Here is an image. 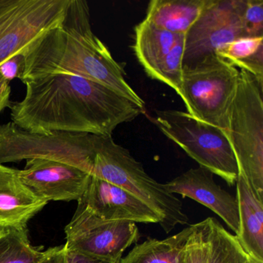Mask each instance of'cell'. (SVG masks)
<instances>
[{"label":"cell","mask_w":263,"mask_h":263,"mask_svg":"<svg viewBox=\"0 0 263 263\" xmlns=\"http://www.w3.org/2000/svg\"><path fill=\"white\" fill-rule=\"evenodd\" d=\"M24 84L25 97L12 102L10 116L12 122L32 133L112 136L118 126L144 111L113 89L74 75H48Z\"/></svg>","instance_id":"6da1fadb"},{"label":"cell","mask_w":263,"mask_h":263,"mask_svg":"<svg viewBox=\"0 0 263 263\" xmlns=\"http://www.w3.org/2000/svg\"><path fill=\"white\" fill-rule=\"evenodd\" d=\"M23 54L24 84L48 75H74L107 86L144 108L145 103L126 81L123 67L93 33L85 0H70L60 25L32 43Z\"/></svg>","instance_id":"7a4b0ae2"},{"label":"cell","mask_w":263,"mask_h":263,"mask_svg":"<svg viewBox=\"0 0 263 263\" xmlns=\"http://www.w3.org/2000/svg\"><path fill=\"white\" fill-rule=\"evenodd\" d=\"M91 175L111 183L145 203L159 216V224L166 233L178 224L189 221L183 204L164 184L149 176L141 163L112 136H98L95 141Z\"/></svg>","instance_id":"3957f363"},{"label":"cell","mask_w":263,"mask_h":263,"mask_svg":"<svg viewBox=\"0 0 263 263\" xmlns=\"http://www.w3.org/2000/svg\"><path fill=\"white\" fill-rule=\"evenodd\" d=\"M235 98L224 130L235 154L238 172L255 196L263 201V87L249 72L240 70Z\"/></svg>","instance_id":"277c9868"},{"label":"cell","mask_w":263,"mask_h":263,"mask_svg":"<svg viewBox=\"0 0 263 263\" xmlns=\"http://www.w3.org/2000/svg\"><path fill=\"white\" fill-rule=\"evenodd\" d=\"M239 73L236 67L217 54L192 65L183 66L178 95L184 101L187 113L224 132Z\"/></svg>","instance_id":"5b68a950"},{"label":"cell","mask_w":263,"mask_h":263,"mask_svg":"<svg viewBox=\"0 0 263 263\" xmlns=\"http://www.w3.org/2000/svg\"><path fill=\"white\" fill-rule=\"evenodd\" d=\"M154 122L164 136L178 144L200 167L218 175L229 185L235 184L238 164L222 129L181 110H157Z\"/></svg>","instance_id":"8992f818"},{"label":"cell","mask_w":263,"mask_h":263,"mask_svg":"<svg viewBox=\"0 0 263 263\" xmlns=\"http://www.w3.org/2000/svg\"><path fill=\"white\" fill-rule=\"evenodd\" d=\"M97 135L54 132L32 133L9 122L0 125V164L24 160H53L91 174Z\"/></svg>","instance_id":"52a82bcc"},{"label":"cell","mask_w":263,"mask_h":263,"mask_svg":"<svg viewBox=\"0 0 263 263\" xmlns=\"http://www.w3.org/2000/svg\"><path fill=\"white\" fill-rule=\"evenodd\" d=\"M70 0H0V64L62 22Z\"/></svg>","instance_id":"ba28073f"},{"label":"cell","mask_w":263,"mask_h":263,"mask_svg":"<svg viewBox=\"0 0 263 263\" xmlns=\"http://www.w3.org/2000/svg\"><path fill=\"white\" fill-rule=\"evenodd\" d=\"M65 234L67 249L112 263H119L124 252L139 239L136 223L106 221L80 203Z\"/></svg>","instance_id":"9c48e42d"},{"label":"cell","mask_w":263,"mask_h":263,"mask_svg":"<svg viewBox=\"0 0 263 263\" xmlns=\"http://www.w3.org/2000/svg\"><path fill=\"white\" fill-rule=\"evenodd\" d=\"M244 0H209L186 33L183 65L189 66L216 54L229 43L246 37L241 13Z\"/></svg>","instance_id":"30bf717a"},{"label":"cell","mask_w":263,"mask_h":263,"mask_svg":"<svg viewBox=\"0 0 263 263\" xmlns=\"http://www.w3.org/2000/svg\"><path fill=\"white\" fill-rule=\"evenodd\" d=\"M23 182L39 198L50 201H78L90 182L91 174L77 166L53 160H27L18 170Z\"/></svg>","instance_id":"8fae6325"},{"label":"cell","mask_w":263,"mask_h":263,"mask_svg":"<svg viewBox=\"0 0 263 263\" xmlns=\"http://www.w3.org/2000/svg\"><path fill=\"white\" fill-rule=\"evenodd\" d=\"M78 201L106 221L158 224L161 221L159 216L137 197L93 175Z\"/></svg>","instance_id":"7c38bea8"},{"label":"cell","mask_w":263,"mask_h":263,"mask_svg":"<svg viewBox=\"0 0 263 263\" xmlns=\"http://www.w3.org/2000/svg\"><path fill=\"white\" fill-rule=\"evenodd\" d=\"M164 185L170 193L192 198L211 209L235 235L238 233L239 217L236 198L215 182L214 174L210 171L199 166L187 171Z\"/></svg>","instance_id":"4fadbf2b"},{"label":"cell","mask_w":263,"mask_h":263,"mask_svg":"<svg viewBox=\"0 0 263 263\" xmlns=\"http://www.w3.org/2000/svg\"><path fill=\"white\" fill-rule=\"evenodd\" d=\"M47 203L23 182L17 169L0 164V227H27Z\"/></svg>","instance_id":"5bb4252c"},{"label":"cell","mask_w":263,"mask_h":263,"mask_svg":"<svg viewBox=\"0 0 263 263\" xmlns=\"http://www.w3.org/2000/svg\"><path fill=\"white\" fill-rule=\"evenodd\" d=\"M239 228L235 235L251 259L263 263V203L252 191L246 178L238 172L236 182Z\"/></svg>","instance_id":"9a60e30c"},{"label":"cell","mask_w":263,"mask_h":263,"mask_svg":"<svg viewBox=\"0 0 263 263\" xmlns=\"http://www.w3.org/2000/svg\"><path fill=\"white\" fill-rule=\"evenodd\" d=\"M209 0H152L145 20L161 30L177 35H186Z\"/></svg>","instance_id":"2e32d148"},{"label":"cell","mask_w":263,"mask_h":263,"mask_svg":"<svg viewBox=\"0 0 263 263\" xmlns=\"http://www.w3.org/2000/svg\"><path fill=\"white\" fill-rule=\"evenodd\" d=\"M181 36L161 30L145 19L135 27L134 51L151 78Z\"/></svg>","instance_id":"e0dca14e"},{"label":"cell","mask_w":263,"mask_h":263,"mask_svg":"<svg viewBox=\"0 0 263 263\" xmlns=\"http://www.w3.org/2000/svg\"><path fill=\"white\" fill-rule=\"evenodd\" d=\"M193 224L164 239L147 238L136 245L119 263H181L184 246Z\"/></svg>","instance_id":"ac0fdd59"},{"label":"cell","mask_w":263,"mask_h":263,"mask_svg":"<svg viewBox=\"0 0 263 263\" xmlns=\"http://www.w3.org/2000/svg\"><path fill=\"white\" fill-rule=\"evenodd\" d=\"M216 54L249 72L263 87V36L240 38L221 47Z\"/></svg>","instance_id":"d6986e66"},{"label":"cell","mask_w":263,"mask_h":263,"mask_svg":"<svg viewBox=\"0 0 263 263\" xmlns=\"http://www.w3.org/2000/svg\"><path fill=\"white\" fill-rule=\"evenodd\" d=\"M27 227H0V263H36L42 248L32 246Z\"/></svg>","instance_id":"ffe728a7"},{"label":"cell","mask_w":263,"mask_h":263,"mask_svg":"<svg viewBox=\"0 0 263 263\" xmlns=\"http://www.w3.org/2000/svg\"><path fill=\"white\" fill-rule=\"evenodd\" d=\"M250 258L235 235L228 232L211 217L210 251L209 263H249Z\"/></svg>","instance_id":"44dd1931"},{"label":"cell","mask_w":263,"mask_h":263,"mask_svg":"<svg viewBox=\"0 0 263 263\" xmlns=\"http://www.w3.org/2000/svg\"><path fill=\"white\" fill-rule=\"evenodd\" d=\"M184 41L185 35H182L157 67L152 78L172 87L178 95L182 81Z\"/></svg>","instance_id":"7402d4cb"},{"label":"cell","mask_w":263,"mask_h":263,"mask_svg":"<svg viewBox=\"0 0 263 263\" xmlns=\"http://www.w3.org/2000/svg\"><path fill=\"white\" fill-rule=\"evenodd\" d=\"M211 217L193 224L183 252L181 263H209Z\"/></svg>","instance_id":"603a6c76"},{"label":"cell","mask_w":263,"mask_h":263,"mask_svg":"<svg viewBox=\"0 0 263 263\" xmlns=\"http://www.w3.org/2000/svg\"><path fill=\"white\" fill-rule=\"evenodd\" d=\"M241 19L246 37L263 36L262 0H244Z\"/></svg>","instance_id":"cb8c5ba5"},{"label":"cell","mask_w":263,"mask_h":263,"mask_svg":"<svg viewBox=\"0 0 263 263\" xmlns=\"http://www.w3.org/2000/svg\"><path fill=\"white\" fill-rule=\"evenodd\" d=\"M25 70V58L23 53H16L0 64V78L7 82L14 79L22 80Z\"/></svg>","instance_id":"d4e9b609"},{"label":"cell","mask_w":263,"mask_h":263,"mask_svg":"<svg viewBox=\"0 0 263 263\" xmlns=\"http://www.w3.org/2000/svg\"><path fill=\"white\" fill-rule=\"evenodd\" d=\"M64 263H112L107 260L70 250L64 245Z\"/></svg>","instance_id":"484cf974"},{"label":"cell","mask_w":263,"mask_h":263,"mask_svg":"<svg viewBox=\"0 0 263 263\" xmlns=\"http://www.w3.org/2000/svg\"><path fill=\"white\" fill-rule=\"evenodd\" d=\"M64 246L50 248L44 252V256L36 263H64Z\"/></svg>","instance_id":"4316f807"},{"label":"cell","mask_w":263,"mask_h":263,"mask_svg":"<svg viewBox=\"0 0 263 263\" xmlns=\"http://www.w3.org/2000/svg\"><path fill=\"white\" fill-rule=\"evenodd\" d=\"M10 93L11 87L10 83L0 78V114L4 109L11 107L12 102L10 101Z\"/></svg>","instance_id":"83f0119b"},{"label":"cell","mask_w":263,"mask_h":263,"mask_svg":"<svg viewBox=\"0 0 263 263\" xmlns=\"http://www.w3.org/2000/svg\"><path fill=\"white\" fill-rule=\"evenodd\" d=\"M249 263H261V262H258V261H254V260L251 259V258H250V261H249Z\"/></svg>","instance_id":"f1b7e54d"}]
</instances>
